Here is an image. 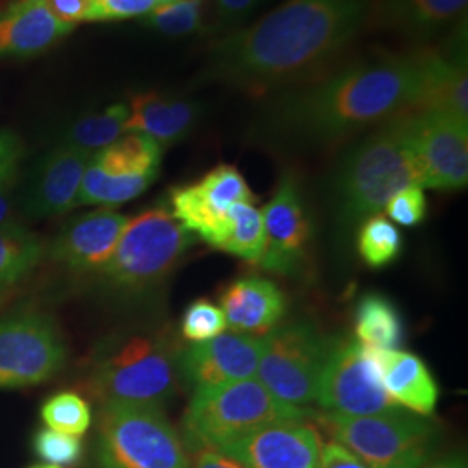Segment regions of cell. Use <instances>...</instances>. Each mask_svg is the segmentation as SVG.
Masks as SVG:
<instances>
[{
    "mask_svg": "<svg viewBox=\"0 0 468 468\" xmlns=\"http://www.w3.org/2000/svg\"><path fill=\"white\" fill-rule=\"evenodd\" d=\"M385 214L396 224L413 228L421 224L429 214V203L423 187L408 186L396 193L385 205Z\"/></svg>",
    "mask_w": 468,
    "mask_h": 468,
    "instance_id": "d590c367",
    "label": "cell"
},
{
    "mask_svg": "<svg viewBox=\"0 0 468 468\" xmlns=\"http://www.w3.org/2000/svg\"><path fill=\"white\" fill-rule=\"evenodd\" d=\"M7 189L9 187H4L0 189V226H5V224H11V201L7 197Z\"/></svg>",
    "mask_w": 468,
    "mask_h": 468,
    "instance_id": "ee69618b",
    "label": "cell"
},
{
    "mask_svg": "<svg viewBox=\"0 0 468 468\" xmlns=\"http://www.w3.org/2000/svg\"><path fill=\"white\" fill-rule=\"evenodd\" d=\"M160 5L158 0H94L85 21H115L144 16Z\"/></svg>",
    "mask_w": 468,
    "mask_h": 468,
    "instance_id": "8d00e7d4",
    "label": "cell"
},
{
    "mask_svg": "<svg viewBox=\"0 0 468 468\" xmlns=\"http://www.w3.org/2000/svg\"><path fill=\"white\" fill-rule=\"evenodd\" d=\"M228 330V321L222 309L214 302L195 301L186 309L181 334L189 342H205Z\"/></svg>",
    "mask_w": 468,
    "mask_h": 468,
    "instance_id": "836d02e7",
    "label": "cell"
},
{
    "mask_svg": "<svg viewBox=\"0 0 468 468\" xmlns=\"http://www.w3.org/2000/svg\"><path fill=\"white\" fill-rule=\"evenodd\" d=\"M21 158V139L11 131H0V189L13 186Z\"/></svg>",
    "mask_w": 468,
    "mask_h": 468,
    "instance_id": "f35d334b",
    "label": "cell"
},
{
    "mask_svg": "<svg viewBox=\"0 0 468 468\" xmlns=\"http://www.w3.org/2000/svg\"><path fill=\"white\" fill-rule=\"evenodd\" d=\"M354 332L357 342L369 349H398L404 338L401 313L384 295L368 293L356 305Z\"/></svg>",
    "mask_w": 468,
    "mask_h": 468,
    "instance_id": "484cf974",
    "label": "cell"
},
{
    "mask_svg": "<svg viewBox=\"0 0 468 468\" xmlns=\"http://www.w3.org/2000/svg\"><path fill=\"white\" fill-rule=\"evenodd\" d=\"M17 2H30V0H17Z\"/></svg>",
    "mask_w": 468,
    "mask_h": 468,
    "instance_id": "7dc6e473",
    "label": "cell"
},
{
    "mask_svg": "<svg viewBox=\"0 0 468 468\" xmlns=\"http://www.w3.org/2000/svg\"><path fill=\"white\" fill-rule=\"evenodd\" d=\"M371 0H284L210 44L200 80L268 100L336 65L363 32Z\"/></svg>",
    "mask_w": 468,
    "mask_h": 468,
    "instance_id": "6da1fadb",
    "label": "cell"
},
{
    "mask_svg": "<svg viewBox=\"0 0 468 468\" xmlns=\"http://www.w3.org/2000/svg\"><path fill=\"white\" fill-rule=\"evenodd\" d=\"M129 118V108L123 102L108 106L102 113L87 115L77 120L65 135V144L98 153L115 143L125 133V123Z\"/></svg>",
    "mask_w": 468,
    "mask_h": 468,
    "instance_id": "f546056e",
    "label": "cell"
},
{
    "mask_svg": "<svg viewBox=\"0 0 468 468\" xmlns=\"http://www.w3.org/2000/svg\"><path fill=\"white\" fill-rule=\"evenodd\" d=\"M17 290L9 288V290H0V309L5 307L9 302L16 297Z\"/></svg>",
    "mask_w": 468,
    "mask_h": 468,
    "instance_id": "f6af8a7d",
    "label": "cell"
},
{
    "mask_svg": "<svg viewBox=\"0 0 468 468\" xmlns=\"http://www.w3.org/2000/svg\"><path fill=\"white\" fill-rule=\"evenodd\" d=\"M468 0H371L367 27L429 46L467 23Z\"/></svg>",
    "mask_w": 468,
    "mask_h": 468,
    "instance_id": "ac0fdd59",
    "label": "cell"
},
{
    "mask_svg": "<svg viewBox=\"0 0 468 468\" xmlns=\"http://www.w3.org/2000/svg\"><path fill=\"white\" fill-rule=\"evenodd\" d=\"M311 410L276 399L257 378L197 390L187 404L183 427L186 448H216L262 427L283 421H307Z\"/></svg>",
    "mask_w": 468,
    "mask_h": 468,
    "instance_id": "5b68a950",
    "label": "cell"
},
{
    "mask_svg": "<svg viewBox=\"0 0 468 468\" xmlns=\"http://www.w3.org/2000/svg\"><path fill=\"white\" fill-rule=\"evenodd\" d=\"M262 351V338L220 334L205 342H191L177 354L179 382L193 392L253 378Z\"/></svg>",
    "mask_w": 468,
    "mask_h": 468,
    "instance_id": "2e32d148",
    "label": "cell"
},
{
    "mask_svg": "<svg viewBox=\"0 0 468 468\" xmlns=\"http://www.w3.org/2000/svg\"><path fill=\"white\" fill-rule=\"evenodd\" d=\"M154 181L156 176H108L89 162L79 191V205L117 207L143 195Z\"/></svg>",
    "mask_w": 468,
    "mask_h": 468,
    "instance_id": "f1b7e54d",
    "label": "cell"
},
{
    "mask_svg": "<svg viewBox=\"0 0 468 468\" xmlns=\"http://www.w3.org/2000/svg\"><path fill=\"white\" fill-rule=\"evenodd\" d=\"M262 218L266 239L257 264L274 274H297L307 259L314 226L295 174L280 179Z\"/></svg>",
    "mask_w": 468,
    "mask_h": 468,
    "instance_id": "4fadbf2b",
    "label": "cell"
},
{
    "mask_svg": "<svg viewBox=\"0 0 468 468\" xmlns=\"http://www.w3.org/2000/svg\"><path fill=\"white\" fill-rule=\"evenodd\" d=\"M127 220L112 207L77 218L54 239L50 259L73 272H100L115 250Z\"/></svg>",
    "mask_w": 468,
    "mask_h": 468,
    "instance_id": "d6986e66",
    "label": "cell"
},
{
    "mask_svg": "<svg viewBox=\"0 0 468 468\" xmlns=\"http://www.w3.org/2000/svg\"><path fill=\"white\" fill-rule=\"evenodd\" d=\"M73 28L52 16L44 0L11 4L0 11V56L30 58L42 54Z\"/></svg>",
    "mask_w": 468,
    "mask_h": 468,
    "instance_id": "603a6c76",
    "label": "cell"
},
{
    "mask_svg": "<svg viewBox=\"0 0 468 468\" xmlns=\"http://www.w3.org/2000/svg\"><path fill=\"white\" fill-rule=\"evenodd\" d=\"M164 146L139 133L118 137L115 143L92 154L90 162L108 176H156L160 172Z\"/></svg>",
    "mask_w": 468,
    "mask_h": 468,
    "instance_id": "d4e9b609",
    "label": "cell"
},
{
    "mask_svg": "<svg viewBox=\"0 0 468 468\" xmlns=\"http://www.w3.org/2000/svg\"><path fill=\"white\" fill-rule=\"evenodd\" d=\"M318 468H367L365 463L336 441L323 444Z\"/></svg>",
    "mask_w": 468,
    "mask_h": 468,
    "instance_id": "60d3db41",
    "label": "cell"
},
{
    "mask_svg": "<svg viewBox=\"0 0 468 468\" xmlns=\"http://www.w3.org/2000/svg\"><path fill=\"white\" fill-rule=\"evenodd\" d=\"M319 425L367 468H420L434 456L439 431L429 417L404 408L382 415H316Z\"/></svg>",
    "mask_w": 468,
    "mask_h": 468,
    "instance_id": "8992f818",
    "label": "cell"
},
{
    "mask_svg": "<svg viewBox=\"0 0 468 468\" xmlns=\"http://www.w3.org/2000/svg\"><path fill=\"white\" fill-rule=\"evenodd\" d=\"M316 404L346 417L382 415L401 408L385 392L368 349L354 338L332 340L319 375Z\"/></svg>",
    "mask_w": 468,
    "mask_h": 468,
    "instance_id": "8fae6325",
    "label": "cell"
},
{
    "mask_svg": "<svg viewBox=\"0 0 468 468\" xmlns=\"http://www.w3.org/2000/svg\"><path fill=\"white\" fill-rule=\"evenodd\" d=\"M408 129L420 167V186L460 191L468 183V125L456 118L423 112L408 113Z\"/></svg>",
    "mask_w": 468,
    "mask_h": 468,
    "instance_id": "7c38bea8",
    "label": "cell"
},
{
    "mask_svg": "<svg viewBox=\"0 0 468 468\" xmlns=\"http://www.w3.org/2000/svg\"><path fill=\"white\" fill-rule=\"evenodd\" d=\"M40 417L50 431L75 437L85 434L92 421L90 406L75 392H59L49 398L42 404Z\"/></svg>",
    "mask_w": 468,
    "mask_h": 468,
    "instance_id": "1f68e13d",
    "label": "cell"
},
{
    "mask_svg": "<svg viewBox=\"0 0 468 468\" xmlns=\"http://www.w3.org/2000/svg\"><path fill=\"white\" fill-rule=\"evenodd\" d=\"M220 309L234 334L268 335L286 313V299L278 284L261 276L234 280L220 293Z\"/></svg>",
    "mask_w": 468,
    "mask_h": 468,
    "instance_id": "7402d4cb",
    "label": "cell"
},
{
    "mask_svg": "<svg viewBox=\"0 0 468 468\" xmlns=\"http://www.w3.org/2000/svg\"><path fill=\"white\" fill-rule=\"evenodd\" d=\"M268 0H210L214 30H236Z\"/></svg>",
    "mask_w": 468,
    "mask_h": 468,
    "instance_id": "74e56055",
    "label": "cell"
},
{
    "mask_svg": "<svg viewBox=\"0 0 468 468\" xmlns=\"http://www.w3.org/2000/svg\"><path fill=\"white\" fill-rule=\"evenodd\" d=\"M92 153L61 144L37 165L25 195V212L32 218L59 216L79 205V191Z\"/></svg>",
    "mask_w": 468,
    "mask_h": 468,
    "instance_id": "ffe728a7",
    "label": "cell"
},
{
    "mask_svg": "<svg viewBox=\"0 0 468 468\" xmlns=\"http://www.w3.org/2000/svg\"><path fill=\"white\" fill-rule=\"evenodd\" d=\"M44 255L37 234L15 222L0 226V290H9L28 276Z\"/></svg>",
    "mask_w": 468,
    "mask_h": 468,
    "instance_id": "83f0119b",
    "label": "cell"
},
{
    "mask_svg": "<svg viewBox=\"0 0 468 468\" xmlns=\"http://www.w3.org/2000/svg\"><path fill=\"white\" fill-rule=\"evenodd\" d=\"M168 200L172 216L186 231L198 234L214 247L228 222L229 208L241 201L253 203L255 195L238 168L220 164L193 185L172 187Z\"/></svg>",
    "mask_w": 468,
    "mask_h": 468,
    "instance_id": "5bb4252c",
    "label": "cell"
},
{
    "mask_svg": "<svg viewBox=\"0 0 468 468\" xmlns=\"http://www.w3.org/2000/svg\"><path fill=\"white\" fill-rule=\"evenodd\" d=\"M92 2L94 0H44L52 16L69 27H75L77 23L87 19Z\"/></svg>",
    "mask_w": 468,
    "mask_h": 468,
    "instance_id": "ab89813d",
    "label": "cell"
},
{
    "mask_svg": "<svg viewBox=\"0 0 468 468\" xmlns=\"http://www.w3.org/2000/svg\"><path fill=\"white\" fill-rule=\"evenodd\" d=\"M367 349L378 367L388 398L411 413L431 417L439 399V387L419 356L398 349Z\"/></svg>",
    "mask_w": 468,
    "mask_h": 468,
    "instance_id": "cb8c5ba5",
    "label": "cell"
},
{
    "mask_svg": "<svg viewBox=\"0 0 468 468\" xmlns=\"http://www.w3.org/2000/svg\"><path fill=\"white\" fill-rule=\"evenodd\" d=\"M420 96L413 113L435 112L468 125L467 23L437 46L417 48Z\"/></svg>",
    "mask_w": 468,
    "mask_h": 468,
    "instance_id": "9a60e30c",
    "label": "cell"
},
{
    "mask_svg": "<svg viewBox=\"0 0 468 468\" xmlns=\"http://www.w3.org/2000/svg\"><path fill=\"white\" fill-rule=\"evenodd\" d=\"M420 84L417 50H377L268 98L255 134L280 150L332 148L413 113Z\"/></svg>",
    "mask_w": 468,
    "mask_h": 468,
    "instance_id": "7a4b0ae2",
    "label": "cell"
},
{
    "mask_svg": "<svg viewBox=\"0 0 468 468\" xmlns=\"http://www.w3.org/2000/svg\"><path fill=\"white\" fill-rule=\"evenodd\" d=\"M177 354L164 332L117 335L94 351L85 388L101 404L162 408L177 392Z\"/></svg>",
    "mask_w": 468,
    "mask_h": 468,
    "instance_id": "277c9868",
    "label": "cell"
},
{
    "mask_svg": "<svg viewBox=\"0 0 468 468\" xmlns=\"http://www.w3.org/2000/svg\"><path fill=\"white\" fill-rule=\"evenodd\" d=\"M146 16L151 28L172 37L198 34L207 28L203 0H172L156 5Z\"/></svg>",
    "mask_w": 468,
    "mask_h": 468,
    "instance_id": "d6a6232c",
    "label": "cell"
},
{
    "mask_svg": "<svg viewBox=\"0 0 468 468\" xmlns=\"http://www.w3.org/2000/svg\"><path fill=\"white\" fill-rule=\"evenodd\" d=\"M125 133H139L160 143L164 148L186 139L197 131L203 115L198 101L168 96L156 90L134 94L129 104Z\"/></svg>",
    "mask_w": 468,
    "mask_h": 468,
    "instance_id": "44dd1931",
    "label": "cell"
},
{
    "mask_svg": "<svg viewBox=\"0 0 468 468\" xmlns=\"http://www.w3.org/2000/svg\"><path fill=\"white\" fill-rule=\"evenodd\" d=\"M67 365V344L56 321L37 309L0 319V388L44 384Z\"/></svg>",
    "mask_w": 468,
    "mask_h": 468,
    "instance_id": "30bf717a",
    "label": "cell"
},
{
    "mask_svg": "<svg viewBox=\"0 0 468 468\" xmlns=\"http://www.w3.org/2000/svg\"><path fill=\"white\" fill-rule=\"evenodd\" d=\"M101 468H191L183 437L160 408L115 404L98 420Z\"/></svg>",
    "mask_w": 468,
    "mask_h": 468,
    "instance_id": "ba28073f",
    "label": "cell"
},
{
    "mask_svg": "<svg viewBox=\"0 0 468 468\" xmlns=\"http://www.w3.org/2000/svg\"><path fill=\"white\" fill-rule=\"evenodd\" d=\"M420 468H467V460L462 454H450L439 460H431Z\"/></svg>",
    "mask_w": 468,
    "mask_h": 468,
    "instance_id": "7bdbcfd3",
    "label": "cell"
},
{
    "mask_svg": "<svg viewBox=\"0 0 468 468\" xmlns=\"http://www.w3.org/2000/svg\"><path fill=\"white\" fill-rule=\"evenodd\" d=\"M408 186H420V167L406 113L354 141L340 156L330 177L336 224L359 228Z\"/></svg>",
    "mask_w": 468,
    "mask_h": 468,
    "instance_id": "3957f363",
    "label": "cell"
},
{
    "mask_svg": "<svg viewBox=\"0 0 468 468\" xmlns=\"http://www.w3.org/2000/svg\"><path fill=\"white\" fill-rule=\"evenodd\" d=\"M332 340L307 321L276 326L262 340L257 380L293 408L309 410L316 402L319 375Z\"/></svg>",
    "mask_w": 468,
    "mask_h": 468,
    "instance_id": "9c48e42d",
    "label": "cell"
},
{
    "mask_svg": "<svg viewBox=\"0 0 468 468\" xmlns=\"http://www.w3.org/2000/svg\"><path fill=\"white\" fill-rule=\"evenodd\" d=\"M32 468H61V467H58V465H37V467H32Z\"/></svg>",
    "mask_w": 468,
    "mask_h": 468,
    "instance_id": "bcb514c9",
    "label": "cell"
},
{
    "mask_svg": "<svg viewBox=\"0 0 468 468\" xmlns=\"http://www.w3.org/2000/svg\"><path fill=\"white\" fill-rule=\"evenodd\" d=\"M357 251L368 268L392 264L402 250V234L382 214L363 220L357 228Z\"/></svg>",
    "mask_w": 468,
    "mask_h": 468,
    "instance_id": "4dcf8cb0",
    "label": "cell"
},
{
    "mask_svg": "<svg viewBox=\"0 0 468 468\" xmlns=\"http://www.w3.org/2000/svg\"><path fill=\"white\" fill-rule=\"evenodd\" d=\"M193 245V234L164 205L129 218L100 272L120 292H143L164 282Z\"/></svg>",
    "mask_w": 468,
    "mask_h": 468,
    "instance_id": "52a82bcc",
    "label": "cell"
},
{
    "mask_svg": "<svg viewBox=\"0 0 468 468\" xmlns=\"http://www.w3.org/2000/svg\"><path fill=\"white\" fill-rule=\"evenodd\" d=\"M321 448L316 427L307 421H283L243 435L218 452L245 468H318Z\"/></svg>",
    "mask_w": 468,
    "mask_h": 468,
    "instance_id": "e0dca14e",
    "label": "cell"
},
{
    "mask_svg": "<svg viewBox=\"0 0 468 468\" xmlns=\"http://www.w3.org/2000/svg\"><path fill=\"white\" fill-rule=\"evenodd\" d=\"M191 468H245L231 456L218 452L216 448H191Z\"/></svg>",
    "mask_w": 468,
    "mask_h": 468,
    "instance_id": "b9f144b4",
    "label": "cell"
},
{
    "mask_svg": "<svg viewBox=\"0 0 468 468\" xmlns=\"http://www.w3.org/2000/svg\"><path fill=\"white\" fill-rule=\"evenodd\" d=\"M264 218L253 203H234L228 222L218 234L214 249L233 253L249 262H259L264 250Z\"/></svg>",
    "mask_w": 468,
    "mask_h": 468,
    "instance_id": "4316f807",
    "label": "cell"
},
{
    "mask_svg": "<svg viewBox=\"0 0 468 468\" xmlns=\"http://www.w3.org/2000/svg\"><path fill=\"white\" fill-rule=\"evenodd\" d=\"M34 450L49 465H75L82 456V442L75 435L42 429L35 434Z\"/></svg>",
    "mask_w": 468,
    "mask_h": 468,
    "instance_id": "e575fe53",
    "label": "cell"
}]
</instances>
